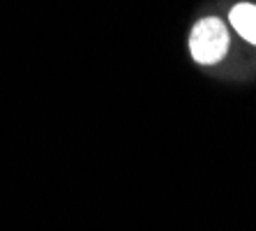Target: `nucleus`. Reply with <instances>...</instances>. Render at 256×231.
I'll return each instance as SVG.
<instances>
[{
    "label": "nucleus",
    "instance_id": "f257e3e1",
    "mask_svg": "<svg viewBox=\"0 0 256 231\" xmlns=\"http://www.w3.org/2000/svg\"><path fill=\"white\" fill-rule=\"evenodd\" d=\"M187 49H190V56L196 65H220L226 60L228 51H231V28L217 14L201 17L190 30Z\"/></svg>",
    "mask_w": 256,
    "mask_h": 231
},
{
    "label": "nucleus",
    "instance_id": "f03ea898",
    "mask_svg": "<svg viewBox=\"0 0 256 231\" xmlns=\"http://www.w3.org/2000/svg\"><path fill=\"white\" fill-rule=\"evenodd\" d=\"M228 26L233 33H238L240 40L256 47V3L242 0L228 10Z\"/></svg>",
    "mask_w": 256,
    "mask_h": 231
}]
</instances>
